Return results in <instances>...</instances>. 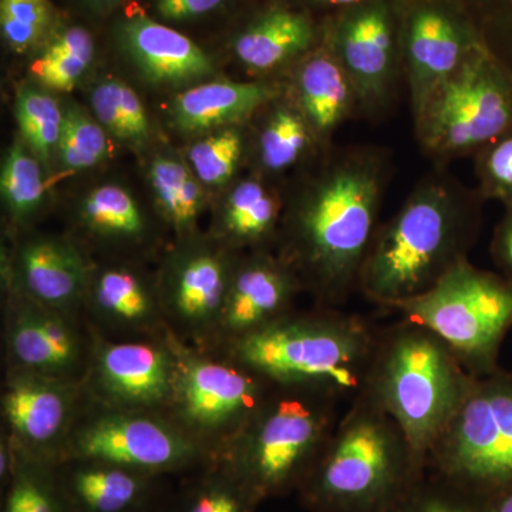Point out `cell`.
I'll return each mask as SVG.
<instances>
[{
  "instance_id": "cell-28",
  "label": "cell",
  "mask_w": 512,
  "mask_h": 512,
  "mask_svg": "<svg viewBox=\"0 0 512 512\" xmlns=\"http://www.w3.org/2000/svg\"><path fill=\"white\" fill-rule=\"evenodd\" d=\"M94 57L93 37L72 26L53 37L30 67V73L47 89L70 92L89 70Z\"/></svg>"
},
{
  "instance_id": "cell-8",
  "label": "cell",
  "mask_w": 512,
  "mask_h": 512,
  "mask_svg": "<svg viewBox=\"0 0 512 512\" xmlns=\"http://www.w3.org/2000/svg\"><path fill=\"white\" fill-rule=\"evenodd\" d=\"M394 311L433 330L473 376L497 370V356L512 326V284L468 259L430 291Z\"/></svg>"
},
{
  "instance_id": "cell-46",
  "label": "cell",
  "mask_w": 512,
  "mask_h": 512,
  "mask_svg": "<svg viewBox=\"0 0 512 512\" xmlns=\"http://www.w3.org/2000/svg\"><path fill=\"white\" fill-rule=\"evenodd\" d=\"M86 2L96 9H110L113 6L119 5L123 0H86Z\"/></svg>"
},
{
  "instance_id": "cell-10",
  "label": "cell",
  "mask_w": 512,
  "mask_h": 512,
  "mask_svg": "<svg viewBox=\"0 0 512 512\" xmlns=\"http://www.w3.org/2000/svg\"><path fill=\"white\" fill-rule=\"evenodd\" d=\"M177 348L170 410L175 424L212 458L247 426L272 384L237 360H215Z\"/></svg>"
},
{
  "instance_id": "cell-11",
  "label": "cell",
  "mask_w": 512,
  "mask_h": 512,
  "mask_svg": "<svg viewBox=\"0 0 512 512\" xmlns=\"http://www.w3.org/2000/svg\"><path fill=\"white\" fill-rule=\"evenodd\" d=\"M100 461L165 477L201 470L214 458L174 421L154 413L107 409L69 431L57 464Z\"/></svg>"
},
{
  "instance_id": "cell-15",
  "label": "cell",
  "mask_w": 512,
  "mask_h": 512,
  "mask_svg": "<svg viewBox=\"0 0 512 512\" xmlns=\"http://www.w3.org/2000/svg\"><path fill=\"white\" fill-rule=\"evenodd\" d=\"M74 386L67 379L13 369L2 394V413L13 443L57 464L70 431Z\"/></svg>"
},
{
  "instance_id": "cell-22",
  "label": "cell",
  "mask_w": 512,
  "mask_h": 512,
  "mask_svg": "<svg viewBox=\"0 0 512 512\" xmlns=\"http://www.w3.org/2000/svg\"><path fill=\"white\" fill-rule=\"evenodd\" d=\"M278 94L274 86L266 83L197 84L175 97L171 119L178 130L201 133L248 119Z\"/></svg>"
},
{
  "instance_id": "cell-1",
  "label": "cell",
  "mask_w": 512,
  "mask_h": 512,
  "mask_svg": "<svg viewBox=\"0 0 512 512\" xmlns=\"http://www.w3.org/2000/svg\"><path fill=\"white\" fill-rule=\"evenodd\" d=\"M389 160L372 147H348L333 158L286 217L282 261L316 299L338 308L357 292L379 228Z\"/></svg>"
},
{
  "instance_id": "cell-9",
  "label": "cell",
  "mask_w": 512,
  "mask_h": 512,
  "mask_svg": "<svg viewBox=\"0 0 512 512\" xmlns=\"http://www.w3.org/2000/svg\"><path fill=\"white\" fill-rule=\"evenodd\" d=\"M426 470L481 497L512 488V377L500 370L473 377Z\"/></svg>"
},
{
  "instance_id": "cell-27",
  "label": "cell",
  "mask_w": 512,
  "mask_h": 512,
  "mask_svg": "<svg viewBox=\"0 0 512 512\" xmlns=\"http://www.w3.org/2000/svg\"><path fill=\"white\" fill-rule=\"evenodd\" d=\"M148 175L165 220L177 231L191 229L204 204L200 180L191 168L175 158L161 156L153 161Z\"/></svg>"
},
{
  "instance_id": "cell-6",
  "label": "cell",
  "mask_w": 512,
  "mask_h": 512,
  "mask_svg": "<svg viewBox=\"0 0 512 512\" xmlns=\"http://www.w3.org/2000/svg\"><path fill=\"white\" fill-rule=\"evenodd\" d=\"M473 375L433 330L407 318L379 329L365 393L406 434L420 468Z\"/></svg>"
},
{
  "instance_id": "cell-30",
  "label": "cell",
  "mask_w": 512,
  "mask_h": 512,
  "mask_svg": "<svg viewBox=\"0 0 512 512\" xmlns=\"http://www.w3.org/2000/svg\"><path fill=\"white\" fill-rule=\"evenodd\" d=\"M313 136L315 133L298 106L279 104L259 133V164L268 173L288 170L305 156Z\"/></svg>"
},
{
  "instance_id": "cell-36",
  "label": "cell",
  "mask_w": 512,
  "mask_h": 512,
  "mask_svg": "<svg viewBox=\"0 0 512 512\" xmlns=\"http://www.w3.org/2000/svg\"><path fill=\"white\" fill-rule=\"evenodd\" d=\"M485 497L426 470L390 512H484Z\"/></svg>"
},
{
  "instance_id": "cell-25",
  "label": "cell",
  "mask_w": 512,
  "mask_h": 512,
  "mask_svg": "<svg viewBox=\"0 0 512 512\" xmlns=\"http://www.w3.org/2000/svg\"><path fill=\"white\" fill-rule=\"evenodd\" d=\"M94 312L111 328L146 330L157 322V305L147 286L126 269L101 272L92 288Z\"/></svg>"
},
{
  "instance_id": "cell-31",
  "label": "cell",
  "mask_w": 512,
  "mask_h": 512,
  "mask_svg": "<svg viewBox=\"0 0 512 512\" xmlns=\"http://www.w3.org/2000/svg\"><path fill=\"white\" fill-rule=\"evenodd\" d=\"M90 104L104 130L124 143L143 146L150 138V123L140 97L127 84L106 80L94 87Z\"/></svg>"
},
{
  "instance_id": "cell-33",
  "label": "cell",
  "mask_w": 512,
  "mask_h": 512,
  "mask_svg": "<svg viewBox=\"0 0 512 512\" xmlns=\"http://www.w3.org/2000/svg\"><path fill=\"white\" fill-rule=\"evenodd\" d=\"M16 120L29 150L37 160L49 163L56 154L64 120L55 97L36 87H23L16 97Z\"/></svg>"
},
{
  "instance_id": "cell-43",
  "label": "cell",
  "mask_w": 512,
  "mask_h": 512,
  "mask_svg": "<svg viewBox=\"0 0 512 512\" xmlns=\"http://www.w3.org/2000/svg\"><path fill=\"white\" fill-rule=\"evenodd\" d=\"M504 208L503 218L494 229L491 255L504 278L512 284V205Z\"/></svg>"
},
{
  "instance_id": "cell-39",
  "label": "cell",
  "mask_w": 512,
  "mask_h": 512,
  "mask_svg": "<svg viewBox=\"0 0 512 512\" xmlns=\"http://www.w3.org/2000/svg\"><path fill=\"white\" fill-rule=\"evenodd\" d=\"M512 74V0H451Z\"/></svg>"
},
{
  "instance_id": "cell-5",
  "label": "cell",
  "mask_w": 512,
  "mask_h": 512,
  "mask_svg": "<svg viewBox=\"0 0 512 512\" xmlns=\"http://www.w3.org/2000/svg\"><path fill=\"white\" fill-rule=\"evenodd\" d=\"M342 404L320 390L272 384L247 426L214 463L256 505L298 494L338 424Z\"/></svg>"
},
{
  "instance_id": "cell-16",
  "label": "cell",
  "mask_w": 512,
  "mask_h": 512,
  "mask_svg": "<svg viewBox=\"0 0 512 512\" xmlns=\"http://www.w3.org/2000/svg\"><path fill=\"white\" fill-rule=\"evenodd\" d=\"M301 288L298 276L282 259L255 256L232 271L218 335L231 345L271 325L293 311V298Z\"/></svg>"
},
{
  "instance_id": "cell-42",
  "label": "cell",
  "mask_w": 512,
  "mask_h": 512,
  "mask_svg": "<svg viewBox=\"0 0 512 512\" xmlns=\"http://www.w3.org/2000/svg\"><path fill=\"white\" fill-rule=\"evenodd\" d=\"M227 0H154V8L161 19L168 22H184L201 18L218 8Z\"/></svg>"
},
{
  "instance_id": "cell-3",
  "label": "cell",
  "mask_w": 512,
  "mask_h": 512,
  "mask_svg": "<svg viewBox=\"0 0 512 512\" xmlns=\"http://www.w3.org/2000/svg\"><path fill=\"white\" fill-rule=\"evenodd\" d=\"M424 471L399 424L363 392L340 414L299 500L308 512H390Z\"/></svg>"
},
{
  "instance_id": "cell-21",
  "label": "cell",
  "mask_w": 512,
  "mask_h": 512,
  "mask_svg": "<svg viewBox=\"0 0 512 512\" xmlns=\"http://www.w3.org/2000/svg\"><path fill=\"white\" fill-rule=\"evenodd\" d=\"M18 275L30 301L64 315L82 299L87 284L82 256L62 239L26 242L19 252Z\"/></svg>"
},
{
  "instance_id": "cell-4",
  "label": "cell",
  "mask_w": 512,
  "mask_h": 512,
  "mask_svg": "<svg viewBox=\"0 0 512 512\" xmlns=\"http://www.w3.org/2000/svg\"><path fill=\"white\" fill-rule=\"evenodd\" d=\"M379 329L325 309L282 316L228 345V356L281 386L320 390L348 404L365 392Z\"/></svg>"
},
{
  "instance_id": "cell-40",
  "label": "cell",
  "mask_w": 512,
  "mask_h": 512,
  "mask_svg": "<svg viewBox=\"0 0 512 512\" xmlns=\"http://www.w3.org/2000/svg\"><path fill=\"white\" fill-rule=\"evenodd\" d=\"M55 10L49 0H0V28L15 52L25 53L52 29Z\"/></svg>"
},
{
  "instance_id": "cell-29",
  "label": "cell",
  "mask_w": 512,
  "mask_h": 512,
  "mask_svg": "<svg viewBox=\"0 0 512 512\" xmlns=\"http://www.w3.org/2000/svg\"><path fill=\"white\" fill-rule=\"evenodd\" d=\"M222 221L225 232L234 241L259 244L278 227L279 202L264 184L247 180L228 195Z\"/></svg>"
},
{
  "instance_id": "cell-38",
  "label": "cell",
  "mask_w": 512,
  "mask_h": 512,
  "mask_svg": "<svg viewBox=\"0 0 512 512\" xmlns=\"http://www.w3.org/2000/svg\"><path fill=\"white\" fill-rule=\"evenodd\" d=\"M244 150V138L238 128H224L192 144L188 160L192 173L201 184L218 187L227 184L237 171Z\"/></svg>"
},
{
  "instance_id": "cell-12",
  "label": "cell",
  "mask_w": 512,
  "mask_h": 512,
  "mask_svg": "<svg viewBox=\"0 0 512 512\" xmlns=\"http://www.w3.org/2000/svg\"><path fill=\"white\" fill-rule=\"evenodd\" d=\"M403 22V70L417 116L431 93L484 43L450 0H419Z\"/></svg>"
},
{
  "instance_id": "cell-14",
  "label": "cell",
  "mask_w": 512,
  "mask_h": 512,
  "mask_svg": "<svg viewBox=\"0 0 512 512\" xmlns=\"http://www.w3.org/2000/svg\"><path fill=\"white\" fill-rule=\"evenodd\" d=\"M175 375V340L104 342L93 353L90 386L107 409L153 413L170 407Z\"/></svg>"
},
{
  "instance_id": "cell-17",
  "label": "cell",
  "mask_w": 512,
  "mask_h": 512,
  "mask_svg": "<svg viewBox=\"0 0 512 512\" xmlns=\"http://www.w3.org/2000/svg\"><path fill=\"white\" fill-rule=\"evenodd\" d=\"M69 512L161 511L164 477L100 463L72 460L57 464Z\"/></svg>"
},
{
  "instance_id": "cell-35",
  "label": "cell",
  "mask_w": 512,
  "mask_h": 512,
  "mask_svg": "<svg viewBox=\"0 0 512 512\" xmlns=\"http://www.w3.org/2000/svg\"><path fill=\"white\" fill-rule=\"evenodd\" d=\"M82 217L92 231L110 237H137L146 228L137 202L117 185H103L90 192L83 202Z\"/></svg>"
},
{
  "instance_id": "cell-34",
  "label": "cell",
  "mask_w": 512,
  "mask_h": 512,
  "mask_svg": "<svg viewBox=\"0 0 512 512\" xmlns=\"http://www.w3.org/2000/svg\"><path fill=\"white\" fill-rule=\"evenodd\" d=\"M0 187L3 201L16 221L30 217L42 205L45 183L39 160L20 141L6 154Z\"/></svg>"
},
{
  "instance_id": "cell-2",
  "label": "cell",
  "mask_w": 512,
  "mask_h": 512,
  "mask_svg": "<svg viewBox=\"0 0 512 512\" xmlns=\"http://www.w3.org/2000/svg\"><path fill=\"white\" fill-rule=\"evenodd\" d=\"M483 202L478 191L464 190L440 170L427 175L396 214L377 228L357 292L394 311L430 291L468 259Z\"/></svg>"
},
{
  "instance_id": "cell-32",
  "label": "cell",
  "mask_w": 512,
  "mask_h": 512,
  "mask_svg": "<svg viewBox=\"0 0 512 512\" xmlns=\"http://www.w3.org/2000/svg\"><path fill=\"white\" fill-rule=\"evenodd\" d=\"M258 507L224 468L212 463L185 485L167 512H256Z\"/></svg>"
},
{
  "instance_id": "cell-26",
  "label": "cell",
  "mask_w": 512,
  "mask_h": 512,
  "mask_svg": "<svg viewBox=\"0 0 512 512\" xmlns=\"http://www.w3.org/2000/svg\"><path fill=\"white\" fill-rule=\"evenodd\" d=\"M15 448L16 463L6 484L3 512H69L57 464L32 456L16 444Z\"/></svg>"
},
{
  "instance_id": "cell-13",
  "label": "cell",
  "mask_w": 512,
  "mask_h": 512,
  "mask_svg": "<svg viewBox=\"0 0 512 512\" xmlns=\"http://www.w3.org/2000/svg\"><path fill=\"white\" fill-rule=\"evenodd\" d=\"M330 50L355 89L357 109L370 114L382 111L392 100L400 69L387 0L353 6L333 33Z\"/></svg>"
},
{
  "instance_id": "cell-20",
  "label": "cell",
  "mask_w": 512,
  "mask_h": 512,
  "mask_svg": "<svg viewBox=\"0 0 512 512\" xmlns=\"http://www.w3.org/2000/svg\"><path fill=\"white\" fill-rule=\"evenodd\" d=\"M231 276L220 255L198 251L185 256L171 276L165 303L168 319L191 338L218 335Z\"/></svg>"
},
{
  "instance_id": "cell-23",
  "label": "cell",
  "mask_w": 512,
  "mask_h": 512,
  "mask_svg": "<svg viewBox=\"0 0 512 512\" xmlns=\"http://www.w3.org/2000/svg\"><path fill=\"white\" fill-rule=\"evenodd\" d=\"M296 101L313 133L328 138L357 107L355 89L332 50L309 56L296 73Z\"/></svg>"
},
{
  "instance_id": "cell-45",
  "label": "cell",
  "mask_w": 512,
  "mask_h": 512,
  "mask_svg": "<svg viewBox=\"0 0 512 512\" xmlns=\"http://www.w3.org/2000/svg\"><path fill=\"white\" fill-rule=\"evenodd\" d=\"M312 2L323 3V5L356 6L366 2V0H312Z\"/></svg>"
},
{
  "instance_id": "cell-41",
  "label": "cell",
  "mask_w": 512,
  "mask_h": 512,
  "mask_svg": "<svg viewBox=\"0 0 512 512\" xmlns=\"http://www.w3.org/2000/svg\"><path fill=\"white\" fill-rule=\"evenodd\" d=\"M478 194L483 200L512 205V130L487 144L476 156Z\"/></svg>"
},
{
  "instance_id": "cell-19",
  "label": "cell",
  "mask_w": 512,
  "mask_h": 512,
  "mask_svg": "<svg viewBox=\"0 0 512 512\" xmlns=\"http://www.w3.org/2000/svg\"><path fill=\"white\" fill-rule=\"evenodd\" d=\"M117 36L128 59L151 83L190 86L214 73L211 57L190 37L148 16L123 20Z\"/></svg>"
},
{
  "instance_id": "cell-24",
  "label": "cell",
  "mask_w": 512,
  "mask_h": 512,
  "mask_svg": "<svg viewBox=\"0 0 512 512\" xmlns=\"http://www.w3.org/2000/svg\"><path fill=\"white\" fill-rule=\"evenodd\" d=\"M313 39L315 29L303 13L274 9L256 19L235 39L234 52L252 72H271L309 52Z\"/></svg>"
},
{
  "instance_id": "cell-18",
  "label": "cell",
  "mask_w": 512,
  "mask_h": 512,
  "mask_svg": "<svg viewBox=\"0 0 512 512\" xmlns=\"http://www.w3.org/2000/svg\"><path fill=\"white\" fill-rule=\"evenodd\" d=\"M8 352L15 369L66 379L83 359V342L64 313L30 301L8 318Z\"/></svg>"
},
{
  "instance_id": "cell-37",
  "label": "cell",
  "mask_w": 512,
  "mask_h": 512,
  "mask_svg": "<svg viewBox=\"0 0 512 512\" xmlns=\"http://www.w3.org/2000/svg\"><path fill=\"white\" fill-rule=\"evenodd\" d=\"M107 151L106 130L99 121L79 107L64 111L62 134L56 150L62 167L70 171L87 170L101 163L107 157Z\"/></svg>"
},
{
  "instance_id": "cell-7",
  "label": "cell",
  "mask_w": 512,
  "mask_h": 512,
  "mask_svg": "<svg viewBox=\"0 0 512 512\" xmlns=\"http://www.w3.org/2000/svg\"><path fill=\"white\" fill-rule=\"evenodd\" d=\"M423 153L439 164L476 156L512 130V74L484 45L431 93L414 116Z\"/></svg>"
},
{
  "instance_id": "cell-44",
  "label": "cell",
  "mask_w": 512,
  "mask_h": 512,
  "mask_svg": "<svg viewBox=\"0 0 512 512\" xmlns=\"http://www.w3.org/2000/svg\"><path fill=\"white\" fill-rule=\"evenodd\" d=\"M484 512H512V488L485 497Z\"/></svg>"
}]
</instances>
